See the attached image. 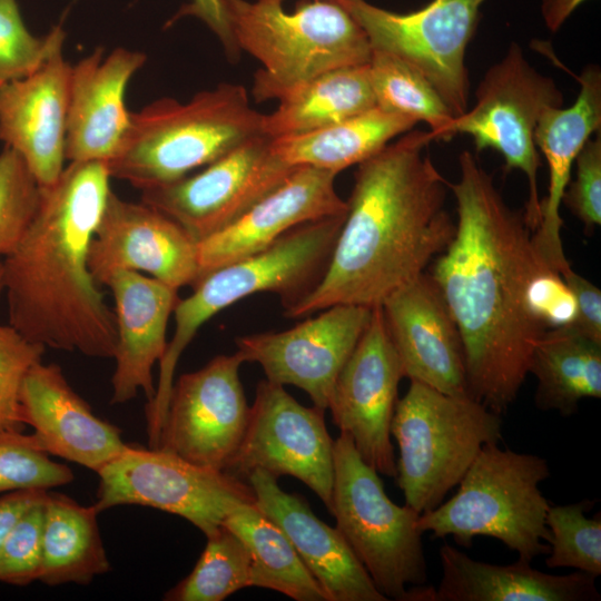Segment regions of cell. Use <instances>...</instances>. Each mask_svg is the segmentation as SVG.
Masks as SVG:
<instances>
[{"instance_id":"40","label":"cell","mask_w":601,"mask_h":601,"mask_svg":"<svg viewBox=\"0 0 601 601\" xmlns=\"http://www.w3.org/2000/svg\"><path fill=\"white\" fill-rule=\"evenodd\" d=\"M45 347L29 342L10 325L0 324V428L24 425L20 390L29 368L42 361Z\"/></svg>"},{"instance_id":"43","label":"cell","mask_w":601,"mask_h":601,"mask_svg":"<svg viewBox=\"0 0 601 601\" xmlns=\"http://www.w3.org/2000/svg\"><path fill=\"white\" fill-rule=\"evenodd\" d=\"M577 302V317L571 324L590 339L601 343V292L570 266L560 274Z\"/></svg>"},{"instance_id":"46","label":"cell","mask_w":601,"mask_h":601,"mask_svg":"<svg viewBox=\"0 0 601 601\" xmlns=\"http://www.w3.org/2000/svg\"><path fill=\"white\" fill-rule=\"evenodd\" d=\"M585 0H542L541 13L545 26L556 32L571 13Z\"/></svg>"},{"instance_id":"25","label":"cell","mask_w":601,"mask_h":601,"mask_svg":"<svg viewBox=\"0 0 601 601\" xmlns=\"http://www.w3.org/2000/svg\"><path fill=\"white\" fill-rule=\"evenodd\" d=\"M115 303L117 345L111 404L131 401L142 391L155 396L152 368L167 347V325L179 300L178 289L134 270L114 272L105 285Z\"/></svg>"},{"instance_id":"17","label":"cell","mask_w":601,"mask_h":601,"mask_svg":"<svg viewBox=\"0 0 601 601\" xmlns=\"http://www.w3.org/2000/svg\"><path fill=\"white\" fill-rule=\"evenodd\" d=\"M372 309L341 304L319 311L292 328L236 338L237 353L255 362L266 380L302 388L326 410L335 381L366 328Z\"/></svg>"},{"instance_id":"19","label":"cell","mask_w":601,"mask_h":601,"mask_svg":"<svg viewBox=\"0 0 601 601\" xmlns=\"http://www.w3.org/2000/svg\"><path fill=\"white\" fill-rule=\"evenodd\" d=\"M403 376L454 396H470L464 348L449 306L430 274L381 305Z\"/></svg>"},{"instance_id":"28","label":"cell","mask_w":601,"mask_h":601,"mask_svg":"<svg viewBox=\"0 0 601 601\" xmlns=\"http://www.w3.org/2000/svg\"><path fill=\"white\" fill-rule=\"evenodd\" d=\"M278 100L262 122L263 132L274 139L311 132L376 107L368 63L322 73Z\"/></svg>"},{"instance_id":"24","label":"cell","mask_w":601,"mask_h":601,"mask_svg":"<svg viewBox=\"0 0 601 601\" xmlns=\"http://www.w3.org/2000/svg\"><path fill=\"white\" fill-rule=\"evenodd\" d=\"M247 481L255 506L285 533L327 601H387L338 530L319 520L304 497L283 491L262 470Z\"/></svg>"},{"instance_id":"36","label":"cell","mask_w":601,"mask_h":601,"mask_svg":"<svg viewBox=\"0 0 601 601\" xmlns=\"http://www.w3.org/2000/svg\"><path fill=\"white\" fill-rule=\"evenodd\" d=\"M72 470L52 461L33 434L0 428V495L22 490H51L72 482Z\"/></svg>"},{"instance_id":"16","label":"cell","mask_w":601,"mask_h":601,"mask_svg":"<svg viewBox=\"0 0 601 601\" xmlns=\"http://www.w3.org/2000/svg\"><path fill=\"white\" fill-rule=\"evenodd\" d=\"M403 377L382 308L373 307L366 328L335 381L327 408L361 457L390 477H396L391 423Z\"/></svg>"},{"instance_id":"34","label":"cell","mask_w":601,"mask_h":601,"mask_svg":"<svg viewBox=\"0 0 601 601\" xmlns=\"http://www.w3.org/2000/svg\"><path fill=\"white\" fill-rule=\"evenodd\" d=\"M206 538L193 571L167 591L164 600L221 601L252 587V559L243 541L225 525Z\"/></svg>"},{"instance_id":"33","label":"cell","mask_w":601,"mask_h":601,"mask_svg":"<svg viewBox=\"0 0 601 601\" xmlns=\"http://www.w3.org/2000/svg\"><path fill=\"white\" fill-rule=\"evenodd\" d=\"M370 78L376 106L430 127L434 140L456 136L455 116L432 83L413 66L384 51L372 49Z\"/></svg>"},{"instance_id":"35","label":"cell","mask_w":601,"mask_h":601,"mask_svg":"<svg viewBox=\"0 0 601 601\" xmlns=\"http://www.w3.org/2000/svg\"><path fill=\"white\" fill-rule=\"evenodd\" d=\"M594 501L550 505L546 526L550 532L549 569L571 568L593 577L601 574V516L588 518Z\"/></svg>"},{"instance_id":"44","label":"cell","mask_w":601,"mask_h":601,"mask_svg":"<svg viewBox=\"0 0 601 601\" xmlns=\"http://www.w3.org/2000/svg\"><path fill=\"white\" fill-rule=\"evenodd\" d=\"M185 16H194L203 20L220 39L229 57H236L237 52L227 28L223 0H191L180 8L174 20Z\"/></svg>"},{"instance_id":"7","label":"cell","mask_w":601,"mask_h":601,"mask_svg":"<svg viewBox=\"0 0 601 601\" xmlns=\"http://www.w3.org/2000/svg\"><path fill=\"white\" fill-rule=\"evenodd\" d=\"M550 476L545 459L484 445L446 502L420 514L418 530L433 538L452 536L469 548L476 536L501 541L519 559L548 554L549 501L540 484Z\"/></svg>"},{"instance_id":"27","label":"cell","mask_w":601,"mask_h":601,"mask_svg":"<svg viewBox=\"0 0 601 601\" xmlns=\"http://www.w3.org/2000/svg\"><path fill=\"white\" fill-rule=\"evenodd\" d=\"M442 578L434 601H599L595 577L555 575L518 559L509 565L470 558L449 543L440 548Z\"/></svg>"},{"instance_id":"32","label":"cell","mask_w":601,"mask_h":601,"mask_svg":"<svg viewBox=\"0 0 601 601\" xmlns=\"http://www.w3.org/2000/svg\"><path fill=\"white\" fill-rule=\"evenodd\" d=\"M223 525L246 545L252 559V587L270 589L296 601H327L285 533L255 504L233 510Z\"/></svg>"},{"instance_id":"20","label":"cell","mask_w":601,"mask_h":601,"mask_svg":"<svg viewBox=\"0 0 601 601\" xmlns=\"http://www.w3.org/2000/svg\"><path fill=\"white\" fill-rule=\"evenodd\" d=\"M336 176L314 167H297L240 218L198 242L196 283L223 266L265 250L299 225L345 214L347 203L336 193Z\"/></svg>"},{"instance_id":"26","label":"cell","mask_w":601,"mask_h":601,"mask_svg":"<svg viewBox=\"0 0 601 601\" xmlns=\"http://www.w3.org/2000/svg\"><path fill=\"white\" fill-rule=\"evenodd\" d=\"M580 91L571 107H550L540 116L534 141L549 168L548 195L540 201V223L532 242L540 258L552 270L563 273L568 262L561 239L560 206L571 180L574 160L587 140L601 131V71L585 66L575 77Z\"/></svg>"},{"instance_id":"45","label":"cell","mask_w":601,"mask_h":601,"mask_svg":"<svg viewBox=\"0 0 601 601\" xmlns=\"http://www.w3.org/2000/svg\"><path fill=\"white\" fill-rule=\"evenodd\" d=\"M46 493V490H22L0 495V550L20 516Z\"/></svg>"},{"instance_id":"38","label":"cell","mask_w":601,"mask_h":601,"mask_svg":"<svg viewBox=\"0 0 601 601\" xmlns=\"http://www.w3.org/2000/svg\"><path fill=\"white\" fill-rule=\"evenodd\" d=\"M65 32L55 27L43 37L26 27L16 0H0V82L21 79L33 72L57 48Z\"/></svg>"},{"instance_id":"41","label":"cell","mask_w":601,"mask_h":601,"mask_svg":"<svg viewBox=\"0 0 601 601\" xmlns=\"http://www.w3.org/2000/svg\"><path fill=\"white\" fill-rule=\"evenodd\" d=\"M562 203L583 224L587 235L601 224V131L590 137L575 160Z\"/></svg>"},{"instance_id":"29","label":"cell","mask_w":601,"mask_h":601,"mask_svg":"<svg viewBox=\"0 0 601 601\" xmlns=\"http://www.w3.org/2000/svg\"><path fill=\"white\" fill-rule=\"evenodd\" d=\"M417 122L377 106L303 135L273 138L277 155L293 167H314L338 174L366 160Z\"/></svg>"},{"instance_id":"37","label":"cell","mask_w":601,"mask_h":601,"mask_svg":"<svg viewBox=\"0 0 601 601\" xmlns=\"http://www.w3.org/2000/svg\"><path fill=\"white\" fill-rule=\"evenodd\" d=\"M42 187L22 157L4 146L0 152V257L11 253L33 221Z\"/></svg>"},{"instance_id":"39","label":"cell","mask_w":601,"mask_h":601,"mask_svg":"<svg viewBox=\"0 0 601 601\" xmlns=\"http://www.w3.org/2000/svg\"><path fill=\"white\" fill-rule=\"evenodd\" d=\"M46 497L47 493L30 506L6 538L0 550L1 583L26 587L39 580Z\"/></svg>"},{"instance_id":"22","label":"cell","mask_w":601,"mask_h":601,"mask_svg":"<svg viewBox=\"0 0 601 601\" xmlns=\"http://www.w3.org/2000/svg\"><path fill=\"white\" fill-rule=\"evenodd\" d=\"M146 55L126 48H97L71 66L66 127V160L109 162L130 125L125 92Z\"/></svg>"},{"instance_id":"6","label":"cell","mask_w":601,"mask_h":601,"mask_svg":"<svg viewBox=\"0 0 601 601\" xmlns=\"http://www.w3.org/2000/svg\"><path fill=\"white\" fill-rule=\"evenodd\" d=\"M345 214L299 225L265 250L223 266L200 278L194 292L177 302L175 332L159 362V376L150 412L162 416L180 355L200 326L228 306L257 293H274L284 309L306 295L328 264Z\"/></svg>"},{"instance_id":"11","label":"cell","mask_w":601,"mask_h":601,"mask_svg":"<svg viewBox=\"0 0 601 601\" xmlns=\"http://www.w3.org/2000/svg\"><path fill=\"white\" fill-rule=\"evenodd\" d=\"M97 474L99 513L118 505L148 506L186 519L206 536L237 506L255 504L248 481L149 446L127 444Z\"/></svg>"},{"instance_id":"1","label":"cell","mask_w":601,"mask_h":601,"mask_svg":"<svg viewBox=\"0 0 601 601\" xmlns=\"http://www.w3.org/2000/svg\"><path fill=\"white\" fill-rule=\"evenodd\" d=\"M459 162L460 178L449 183L457 205L455 234L430 275L461 334L469 395L501 415L516 400L548 331L530 309L528 289L549 267L523 210L505 203L470 151Z\"/></svg>"},{"instance_id":"49","label":"cell","mask_w":601,"mask_h":601,"mask_svg":"<svg viewBox=\"0 0 601 601\" xmlns=\"http://www.w3.org/2000/svg\"><path fill=\"white\" fill-rule=\"evenodd\" d=\"M1 83H2V82H0V85H1Z\"/></svg>"},{"instance_id":"30","label":"cell","mask_w":601,"mask_h":601,"mask_svg":"<svg viewBox=\"0 0 601 601\" xmlns=\"http://www.w3.org/2000/svg\"><path fill=\"white\" fill-rule=\"evenodd\" d=\"M529 373L538 380L536 408L571 416L583 398H601V343L572 325L548 329L533 349Z\"/></svg>"},{"instance_id":"13","label":"cell","mask_w":601,"mask_h":601,"mask_svg":"<svg viewBox=\"0 0 601 601\" xmlns=\"http://www.w3.org/2000/svg\"><path fill=\"white\" fill-rule=\"evenodd\" d=\"M296 168L277 155L272 137L259 134L197 174L141 190V201L198 243L240 218Z\"/></svg>"},{"instance_id":"18","label":"cell","mask_w":601,"mask_h":601,"mask_svg":"<svg viewBox=\"0 0 601 601\" xmlns=\"http://www.w3.org/2000/svg\"><path fill=\"white\" fill-rule=\"evenodd\" d=\"M88 266L98 285L116 270H134L179 290L197 280V243L158 209L110 190L90 242Z\"/></svg>"},{"instance_id":"10","label":"cell","mask_w":601,"mask_h":601,"mask_svg":"<svg viewBox=\"0 0 601 601\" xmlns=\"http://www.w3.org/2000/svg\"><path fill=\"white\" fill-rule=\"evenodd\" d=\"M475 98L473 108L455 118V132L471 136L476 152H499L504 159V174L520 170L525 175L529 197L523 214L533 234L541 215V157L534 131L546 108L562 107L563 93L552 78L529 63L516 42H511L504 57L484 73Z\"/></svg>"},{"instance_id":"15","label":"cell","mask_w":601,"mask_h":601,"mask_svg":"<svg viewBox=\"0 0 601 601\" xmlns=\"http://www.w3.org/2000/svg\"><path fill=\"white\" fill-rule=\"evenodd\" d=\"M236 352L220 354L174 382L155 449L193 464L224 471L235 455L248 421Z\"/></svg>"},{"instance_id":"14","label":"cell","mask_w":601,"mask_h":601,"mask_svg":"<svg viewBox=\"0 0 601 601\" xmlns=\"http://www.w3.org/2000/svg\"><path fill=\"white\" fill-rule=\"evenodd\" d=\"M325 410L299 404L283 385L262 380L249 406L242 442L225 472L244 481L255 470L290 475L331 506L334 441Z\"/></svg>"},{"instance_id":"48","label":"cell","mask_w":601,"mask_h":601,"mask_svg":"<svg viewBox=\"0 0 601 601\" xmlns=\"http://www.w3.org/2000/svg\"><path fill=\"white\" fill-rule=\"evenodd\" d=\"M3 292V282H2V258L0 257V295Z\"/></svg>"},{"instance_id":"5","label":"cell","mask_w":601,"mask_h":601,"mask_svg":"<svg viewBox=\"0 0 601 601\" xmlns=\"http://www.w3.org/2000/svg\"><path fill=\"white\" fill-rule=\"evenodd\" d=\"M223 4L236 52L244 50L263 66L253 85L258 101L279 99L322 73L371 60L365 31L334 0L300 1L293 12L260 0Z\"/></svg>"},{"instance_id":"3","label":"cell","mask_w":601,"mask_h":601,"mask_svg":"<svg viewBox=\"0 0 601 601\" xmlns=\"http://www.w3.org/2000/svg\"><path fill=\"white\" fill-rule=\"evenodd\" d=\"M110 178L107 162H69L42 188L33 221L2 258L9 325L31 343L114 357L115 315L88 266Z\"/></svg>"},{"instance_id":"23","label":"cell","mask_w":601,"mask_h":601,"mask_svg":"<svg viewBox=\"0 0 601 601\" xmlns=\"http://www.w3.org/2000/svg\"><path fill=\"white\" fill-rule=\"evenodd\" d=\"M23 424L49 454L98 473L126 447L121 431L93 414L57 364H33L20 390Z\"/></svg>"},{"instance_id":"9","label":"cell","mask_w":601,"mask_h":601,"mask_svg":"<svg viewBox=\"0 0 601 601\" xmlns=\"http://www.w3.org/2000/svg\"><path fill=\"white\" fill-rule=\"evenodd\" d=\"M334 479L328 511L336 529L387 600H407V585L427 583L417 522L420 513L395 504L380 473L358 454L352 439L334 441Z\"/></svg>"},{"instance_id":"31","label":"cell","mask_w":601,"mask_h":601,"mask_svg":"<svg viewBox=\"0 0 601 601\" xmlns=\"http://www.w3.org/2000/svg\"><path fill=\"white\" fill-rule=\"evenodd\" d=\"M95 505L85 506L70 496L47 492L39 580L55 587L89 584L110 570Z\"/></svg>"},{"instance_id":"21","label":"cell","mask_w":601,"mask_h":601,"mask_svg":"<svg viewBox=\"0 0 601 601\" xmlns=\"http://www.w3.org/2000/svg\"><path fill=\"white\" fill-rule=\"evenodd\" d=\"M70 71L59 47L30 75L0 85V141L22 157L42 188L65 168Z\"/></svg>"},{"instance_id":"4","label":"cell","mask_w":601,"mask_h":601,"mask_svg":"<svg viewBox=\"0 0 601 601\" xmlns=\"http://www.w3.org/2000/svg\"><path fill=\"white\" fill-rule=\"evenodd\" d=\"M263 116L237 83H219L186 102L158 99L130 114L122 144L108 162L110 176L140 190L176 181L264 134Z\"/></svg>"},{"instance_id":"42","label":"cell","mask_w":601,"mask_h":601,"mask_svg":"<svg viewBox=\"0 0 601 601\" xmlns=\"http://www.w3.org/2000/svg\"><path fill=\"white\" fill-rule=\"evenodd\" d=\"M528 302L535 318L546 328L571 325L577 317V302L561 275L541 270L530 283Z\"/></svg>"},{"instance_id":"2","label":"cell","mask_w":601,"mask_h":601,"mask_svg":"<svg viewBox=\"0 0 601 601\" xmlns=\"http://www.w3.org/2000/svg\"><path fill=\"white\" fill-rule=\"evenodd\" d=\"M433 140L412 129L358 164L326 269L287 317L341 304L381 306L449 246L455 224L444 209L449 181L428 151Z\"/></svg>"},{"instance_id":"12","label":"cell","mask_w":601,"mask_h":601,"mask_svg":"<svg viewBox=\"0 0 601 601\" xmlns=\"http://www.w3.org/2000/svg\"><path fill=\"white\" fill-rule=\"evenodd\" d=\"M365 31L372 49L391 53L417 69L457 118L467 111L466 48L485 0H432L397 13L366 0H334Z\"/></svg>"},{"instance_id":"47","label":"cell","mask_w":601,"mask_h":601,"mask_svg":"<svg viewBox=\"0 0 601 601\" xmlns=\"http://www.w3.org/2000/svg\"><path fill=\"white\" fill-rule=\"evenodd\" d=\"M260 1L264 2V3H267V4L282 6L284 0H260Z\"/></svg>"},{"instance_id":"8","label":"cell","mask_w":601,"mask_h":601,"mask_svg":"<svg viewBox=\"0 0 601 601\" xmlns=\"http://www.w3.org/2000/svg\"><path fill=\"white\" fill-rule=\"evenodd\" d=\"M410 382L396 403L391 435L400 452L397 485L405 504L421 514L443 502L484 445L502 441V418L471 396Z\"/></svg>"}]
</instances>
